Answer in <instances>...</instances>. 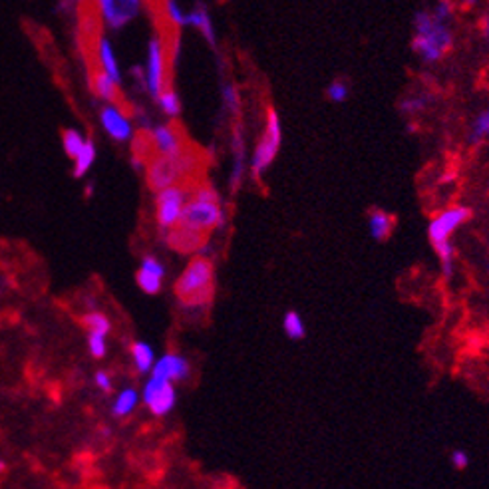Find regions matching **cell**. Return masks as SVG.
Here are the masks:
<instances>
[{"label": "cell", "mask_w": 489, "mask_h": 489, "mask_svg": "<svg viewBox=\"0 0 489 489\" xmlns=\"http://www.w3.org/2000/svg\"><path fill=\"white\" fill-rule=\"evenodd\" d=\"M203 165V153L199 152L193 143H187L184 150L175 155L155 153L152 159L145 163V181L153 193H157L172 185L199 181Z\"/></svg>", "instance_id": "6da1fadb"}, {"label": "cell", "mask_w": 489, "mask_h": 489, "mask_svg": "<svg viewBox=\"0 0 489 489\" xmlns=\"http://www.w3.org/2000/svg\"><path fill=\"white\" fill-rule=\"evenodd\" d=\"M174 293L184 308H205L215 296V266L211 259L197 255L177 276Z\"/></svg>", "instance_id": "7a4b0ae2"}, {"label": "cell", "mask_w": 489, "mask_h": 489, "mask_svg": "<svg viewBox=\"0 0 489 489\" xmlns=\"http://www.w3.org/2000/svg\"><path fill=\"white\" fill-rule=\"evenodd\" d=\"M179 225L191 227L201 233H211L213 229H219L225 225V211L221 207L219 193L215 191L213 185L207 181H195L191 195L184 207V213L179 217Z\"/></svg>", "instance_id": "3957f363"}, {"label": "cell", "mask_w": 489, "mask_h": 489, "mask_svg": "<svg viewBox=\"0 0 489 489\" xmlns=\"http://www.w3.org/2000/svg\"><path fill=\"white\" fill-rule=\"evenodd\" d=\"M471 219V211L463 205H454L438 213L428 225V239L432 249L436 251L442 265V273L446 279L454 273V244L451 235L458 231L461 225Z\"/></svg>", "instance_id": "277c9868"}, {"label": "cell", "mask_w": 489, "mask_h": 489, "mask_svg": "<svg viewBox=\"0 0 489 489\" xmlns=\"http://www.w3.org/2000/svg\"><path fill=\"white\" fill-rule=\"evenodd\" d=\"M454 38L448 30L446 22L434 18L432 12L416 14V36L412 40V48L422 60L438 62L451 48Z\"/></svg>", "instance_id": "5b68a950"}, {"label": "cell", "mask_w": 489, "mask_h": 489, "mask_svg": "<svg viewBox=\"0 0 489 489\" xmlns=\"http://www.w3.org/2000/svg\"><path fill=\"white\" fill-rule=\"evenodd\" d=\"M193 185L195 181L177 184L155 193V221L162 233H167L172 227L179 223V217L184 213V207L191 195Z\"/></svg>", "instance_id": "8992f818"}, {"label": "cell", "mask_w": 489, "mask_h": 489, "mask_svg": "<svg viewBox=\"0 0 489 489\" xmlns=\"http://www.w3.org/2000/svg\"><path fill=\"white\" fill-rule=\"evenodd\" d=\"M281 142H283V132H281L279 113L275 110H269L265 132L261 135V140H259L255 147V153L251 157V172H253L255 177H261L271 167V163L275 162L276 153L281 150Z\"/></svg>", "instance_id": "52a82bcc"}, {"label": "cell", "mask_w": 489, "mask_h": 489, "mask_svg": "<svg viewBox=\"0 0 489 489\" xmlns=\"http://www.w3.org/2000/svg\"><path fill=\"white\" fill-rule=\"evenodd\" d=\"M142 400L153 416H157V418L167 416L175 408V402H177V392H175L174 382L152 376L143 386Z\"/></svg>", "instance_id": "ba28073f"}, {"label": "cell", "mask_w": 489, "mask_h": 489, "mask_svg": "<svg viewBox=\"0 0 489 489\" xmlns=\"http://www.w3.org/2000/svg\"><path fill=\"white\" fill-rule=\"evenodd\" d=\"M169 58L165 54V48L159 38H153L150 42V54H147V90L153 98H159L163 88L172 86L167 78L169 70Z\"/></svg>", "instance_id": "9c48e42d"}, {"label": "cell", "mask_w": 489, "mask_h": 489, "mask_svg": "<svg viewBox=\"0 0 489 489\" xmlns=\"http://www.w3.org/2000/svg\"><path fill=\"white\" fill-rule=\"evenodd\" d=\"M163 237H165V243H167V247L172 251L179 253V255H193V253H201L203 251L209 235L177 223L167 233H163Z\"/></svg>", "instance_id": "30bf717a"}, {"label": "cell", "mask_w": 489, "mask_h": 489, "mask_svg": "<svg viewBox=\"0 0 489 489\" xmlns=\"http://www.w3.org/2000/svg\"><path fill=\"white\" fill-rule=\"evenodd\" d=\"M88 76H90V88L92 92L98 96V98H103L108 102H112L116 108H120L123 113L130 112L132 106L123 100V94L120 92V84L116 82L106 74V70L102 68V64H94V66H88Z\"/></svg>", "instance_id": "8fae6325"}, {"label": "cell", "mask_w": 489, "mask_h": 489, "mask_svg": "<svg viewBox=\"0 0 489 489\" xmlns=\"http://www.w3.org/2000/svg\"><path fill=\"white\" fill-rule=\"evenodd\" d=\"M153 143H155V152L163 153V155H175L187 145V137H185L184 128L177 122L163 123L153 130Z\"/></svg>", "instance_id": "7c38bea8"}, {"label": "cell", "mask_w": 489, "mask_h": 489, "mask_svg": "<svg viewBox=\"0 0 489 489\" xmlns=\"http://www.w3.org/2000/svg\"><path fill=\"white\" fill-rule=\"evenodd\" d=\"M191 372V366L189 362L185 360L181 354L177 352H167L163 354L159 360H155V364L152 368V376L153 378H162V380H169V382H181V380H187Z\"/></svg>", "instance_id": "4fadbf2b"}, {"label": "cell", "mask_w": 489, "mask_h": 489, "mask_svg": "<svg viewBox=\"0 0 489 489\" xmlns=\"http://www.w3.org/2000/svg\"><path fill=\"white\" fill-rule=\"evenodd\" d=\"M163 276H165V266L159 259L147 255L142 259V266L135 273V283L145 295H157L163 286Z\"/></svg>", "instance_id": "5bb4252c"}, {"label": "cell", "mask_w": 489, "mask_h": 489, "mask_svg": "<svg viewBox=\"0 0 489 489\" xmlns=\"http://www.w3.org/2000/svg\"><path fill=\"white\" fill-rule=\"evenodd\" d=\"M100 120H102L103 130L110 133L113 140H118V142H128L133 135L132 123L125 118V113L120 108H116V106L103 108Z\"/></svg>", "instance_id": "9a60e30c"}, {"label": "cell", "mask_w": 489, "mask_h": 489, "mask_svg": "<svg viewBox=\"0 0 489 489\" xmlns=\"http://www.w3.org/2000/svg\"><path fill=\"white\" fill-rule=\"evenodd\" d=\"M155 143H153V133L150 130H137L132 140V155L135 167H145V163L155 155Z\"/></svg>", "instance_id": "2e32d148"}, {"label": "cell", "mask_w": 489, "mask_h": 489, "mask_svg": "<svg viewBox=\"0 0 489 489\" xmlns=\"http://www.w3.org/2000/svg\"><path fill=\"white\" fill-rule=\"evenodd\" d=\"M244 167H247V162H244V140L241 128L237 125L233 133V169H231V181H229L231 191H237L243 184Z\"/></svg>", "instance_id": "e0dca14e"}, {"label": "cell", "mask_w": 489, "mask_h": 489, "mask_svg": "<svg viewBox=\"0 0 489 489\" xmlns=\"http://www.w3.org/2000/svg\"><path fill=\"white\" fill-rule=\"evenodd\" d=\"M396 227V217L382 209H372L368 215V229L376 241H386Z\"/></svg>", "instance_id": "ac0fdd59"}, {"label": "cell", "mask_w": 489, "mask_h": 489, "mask_svg": "<svg viewBox=\"0 0 489 489\" xmlns=\"http://www.w3.org/2000/svg\"><path fill=\"white\" fill-rule=\"evenodd\" d=\"M140 404V394L135 388H123L112 404L113 418H128Z\"/></svg>", "instance_id": "d6986e66"}, {"label": "cell", "mask_w": 489, "mask_h": 489, "mask_svg": "<svg viewBox=\"0 0 489 489\" xmlns=\"http://www.w3.org/2000/svg\"><path fill=\"white\" fill-rule=\"evenodd\" d=\"M132 358H133V366L140 374H147L152 372L153 364H155V354H153V348L147 344V342H133L132 344Z\"/></svg>", "instance_id": "ffe728a7"}, {"label": "cell", "mask_w": 489, "mask_h": 489, "mask_svg": "<svg viewBox=\"0 0 489 489\" xmlns=\"http://www.w3.org/2000/svg\"><path fill=\"white\" fill-rule=\"evenodd\" d=\"M98 58H100V64H102V68L106 70V74H108V76H110V78L116 82V84H120V82H122V76H120V68H118V62H116V56H113L112 46H110V42L106 40V38H102V40H100Z\"/></svg>", "instance_id": "44dd1931"}, {"label": "cell", "mask_w": 489, "mask_h": 489, "mask_svg": "<svg viewBox=\"0 0 489 489\" xmlns=\"http://www.w3.org/2000/svg\"><path fill=\"white\" fill-rule=\"evenodd\" d=\"M80 322L88 332H96V335H103V337H108L110 330H112V320L103 315V313H100V310L86 313V315L82 316Z\"/></svg>", "instance_id": "7402d4cb"}, {"label": "cell", "mask_w": 489, "mask_h": 489, "mask_svg": "<svg viewBox=\"0 0 489 489\" xmlns=\"http://www.w3.org/2000/svg\"><path fill=\"white\" fill-rule=\"evenodd\" d=\"M283 330L291 340H303L306 335V325L303 320V316L298 315L296 310H288L283 316Z\"/></svg>", "instance_id": "603a6c76"}, {"label": "cell", "mask_w": 489, "mask_h": 489, "mask_svg": "<svg viewBox=\"0 0 489 489\" xmlns=\"http://www.w3.org/2000/svg\"><path fill=\"white\" fill-rule=\"evenodd\" d=\"M94 159H96V145H94L92 140H86L84 142V147L82 152L76 155L74 159V177H82L86 175V172L92 167Z\"/></svg>", "instance_id": "cb8c5ba5"}, {"label": "cell", "mask_w": 489, "mask_h": 489, "mask_svg": "<svg viewBox=\"0 0 489 489\" xmlns=\"http://www.w3.org/2000/svg\"><path fill=\"white\" fill-rule=\"evenodd\" d=\"M137 6H140V0H116V12H113L112 24L113 28H120L125 22L132 21V16L137 12Z\"/></svg>", "instance_id": "d4e9b609"}, {"label": "cell", "mask_w": 489, "mask_h": 489, "mask_svg": "<svg viewBox=\"0 0 489 489\" xmlns=\"http://www.w3.org/2000/svg\"><path fill=\"white\" fill-rule=\"evenodd\" d=\"M187 18H189V24H193L197 30H201V34L209 40V44H215L213 24H211V18H209V14H207L205 9H197Z\"/></svg>", "instance_id": "484cf974"}, {"label": "cell", "mask_w": 489, "mask_h": 489, "mask_svg": "<svg viewBox=\"0 0 489 489\" xmlns=\"http://www.w3.org/2000/svg\"><path fill=\"white\" fill-rule=\"evenodd\" d=\"M157 102H159V106H162L163 112L167 113V116H172V118L179 116V112H181L179 98H177V94L174 92V88H172V86L163 88L162 94H159V98H157Z\"/></svg>", "instance_id": "4316f807"}, {"label": "cell", "mask_w": 489, "mask_h": 489, "mask_svg": "<svg viewBox=\"0 0 489 489\" xmlns=\"http://www.w3.org/2000/svg\"><path fill=\"white\" fill-rule=\"evenodd\" d=\"M84 142H86V140H84V137H82L80 133L76 132V130H64V133H62L64 152H66V155L72 157V159H76V155L82 152Z\"/></svg>", "instance_id": "83f0119b"}, {"label": "cell", "mask_w": 489, "mask_h": 489, "mask_svg": "<svg viewBox=\"0 0 489 489\" xmlns=\"http://www.w3.org/2000/svg\"><path fill=\"white\" fill-rule=\"evenodd\" d=\"M88 350L96 360H102L108 354V342L103 335H96V332H88Z\"/></svg>", "instance_id": "f1b7e54d"}, {"label": "cell", "mask_w": 489, "mask_h": 489, "mask_svg": "<svg viewBox=\"0 0 489 489\" xmlns=\"http://www.w3.org/2000/svg\"><path fill=\"white\" fill-rule=\"evenodd\" d=\"M165 16H167V21L172 22L174 26H184V24H189L187 14H184V11L177 6V2H175V0H165Z\"/></svg>", "instance_id": "f546056e"}, {"label": "cell", "mask_w": 489, "mask_h": 489, "mask_svg": "<svg viewBox=\"0 0 489 489\" xmlns=\"http://www.w3.org/2000/svg\"><path fill=\"white\" fill-rule=\"evenodd\" d=\"M481 137H489V110L481 112L478 120L473 123V132H471V140L479 142Z\"/></svg>", "instance_id": "4dcf8cb0"}, {"label": "cell", "mask_w": 489, "mask_h": 489, "mask_svg": "<svg viewBox=\"0 0 489 489\" xmlns=\"http://www.w3.org/2000/svg\"><path fill=\"white\" fill-rule=\"evenodd\" d=\"M326 94H328V100H332V102H344L348 98V84L342 80H335L328 86Z\"/></svg>", "instance_id": "1f68e13d"}, {"label": "cell", "mask_w": 489, "mask_h": 489, "mask_svg": "<svg viewBox=\"0 0 489 489\" xmlns=\"http://www.w3.org/2000/svg\"><path fill=\"white\" fill-rule=\"evenodd\" d=\"M94 384L100 388L103 394H112L113 380H112V376L106 372V370H98V372L94 374Z\"/></svg>", "instance_id": "d6a6232c"}, {"label": "cell", "mask_w": 489, "mask_h": 489, "mask_svg": "<svg viewBox=\"0 0 489 489\" xmlns=\"http://www.w3.org/2000/svg\"><path fill=\"white\" fill-rule=\"evenodd\" d=\"M223 96H225V103H227V108H229L233 113L239 112V94H237V90H235V86H225Z\"/></svg>", "instance_id": "836d02e7"}, {"label": "cell", "mask_w": 489, "mask_h": 489, "mask_svg": "<svg viewBox=\"0 0 489 489\" xmlns=\"http://www.w3.org/2000/svg\"><path fill=\"white\" fill-rule=\"evenodd\" d=\"M424 108H426V100H424V98H408V100L402 102V110H404V112L416 113L420 112V110H424Z\"/></svg>", "instance_id": "e575fe53"}, {"label": "cell", "mask_w": 489, "mask_h": 489, "mask_svg": "<svg viewBox=\"0 0 489 489\" xmlns=\"http://www.w3.org/2000/svg\"><path fill=\"white\" fill-rule=\"evenodd\" d=\"M451 466L456 469H466L469 466V456L463 449H454L451 451Z\"/></svg>", "instance_id": "d590c367"}, {"label": "cell", "mask_w": 489, "mask_h": 489, "mask_svg": "<svg viewBox=\"0 0 489 489\" xmlns=\"http://www.w3.org/2000/svg\"><path fill=\"white\" fill-rule=\"evenodd\" d=\"M434 14V18L439 22H446L451 16V6H449L448 2H439L438 6H436V11L432 12Z\"/></svg>", "instance_id": "8d00e7d4"}, {"label": "cell", "mask_w": 489, "mask_h": 489, "mask_svg": "<svg viewBox=\"0 0 489 489\" xmlns=\"http://www.w3.org/2000/svg\"><path fill=\"white\" fill-rule=\"evenodd\" d=\"M483 32H485V36L489 38V18H485V28H483Z\"/></svg>", "instance_id": "74e56055"}, {"label": "cell", "mask_w": 489, "mask_h": 489, "mask_svg": "<svg viewBox=\"0 0 489 489\" xmlns=\"http://www.w3.org/2000/svg\"><path fill=\"white\" fill-rule=\"evenodd\" d=\"M4 469H6V463H4V461H2V459H0V473H2V471H4Z\"/></svg>", "instance_id": "f35d334b"}, {"label": "cell", "mask_w": 489, "mask_h": 489, "mask_svg": "<svg viewBox=\"0 0 489 489\" xmlns=\"http://www.w3.org/2000/svg\"><path fill=\"white\" fill-rule=\"evenodd\" d=\"M466 4H476V0H466Z\"/></svg>", "instance_id": "ab89813d"}]
</instances>
